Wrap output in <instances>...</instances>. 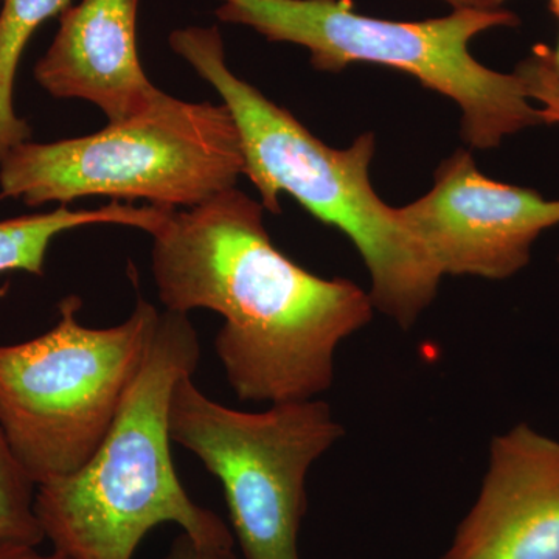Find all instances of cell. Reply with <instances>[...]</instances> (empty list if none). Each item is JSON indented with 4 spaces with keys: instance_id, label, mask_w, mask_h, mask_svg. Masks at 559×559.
Here are the masks:
<instances>
[{
    "instance_id": "9c48e42d",
    "label": "cell",
    "mask_w": 559,
    "mask_h": 559,
    "mask_svg": "<svg viewBox=\"0 0 559 559\" xmlns=\"http://www.w3.org/2000/svg\"><path fill=\"white\" fill-rule=\"evenodd\" d=\"M440 559H559V441L525 423L495 437L476 503Z\"/></svg>"
},
{
    "instance_id": "6da1fadb",
    "label": "cell",
    "mask_w": 559,
    "mask_h": 559,
    "mask_svg": "<svg viewBox=\"0 0 559 559\" xmlns=\"http://www.w3.org/2000/svg\"><path fill=\"white\" fill-rule=\"evenodd\" d=\"M263 205L237 187L171 210L153 234V275L165 310L223 316L215 349L240 401L293 403L333 385L342 342L369 325L370 294L322 278L271 241Z\"/></svg>"
},
{
    "instance_id": "ac0fdd59",
    "label": "cell",
    "mask_w": 559,
    "mask_h": 559,
    "mask_svg": "<svg viewBox=\"0 0 559 559\" xmlns=\"http://www.w3.org/2000/svg\"><path fill=\"white\" fill-rule=\"evenodd\" d=\"M550 57L551 62H554L555 69H557V72L559 73V39L557 47H555V49H550Z\"/></svg>"
},
{
    "instance_id": "9a60e30c",
    "label": "cell",
    "mask_w": 559,
    "mask_h": 559,
    "mask_svg": "<svg viewBox=\"0 0 559 559\" xmlns=\"http://www.w3.org/2000/svg\"><path fill=\"white\" fill-rule=\"evenodd\" d=\"M223 557H226V555L204 549V547L198 546L193 539H190L186 533H180L175 543L171 544L168 554L162 559H221Z\"/></svg>"
},
{
    "instance_id": "7c38bea8",
    "label": "cell",
    "mask_w": 559,
    "mask_h": 559,
    "mask_svg": "<svg viewBox=\"0 0 559 559\" xmlns=\"http://www.w3.org/2000/svg\"><path fill=\"white\" fill-rule=\"evenodd\" d=\"M70 0H2L0 11V165L11 150L28 142L32 130L14 112L17 66L33 33L50 17L64 13Z\"/></svg>"
},
{
    "instance_id": "8fae6325",
    "label": "cell",
    "mask_w": 559,
    "mask_h": 559,
    "mask_svg": "<svg viewBox=\"0 0 559 559\" xmlns=\"http://www.w3.org/2000/svg\"><path fill=\"white\" fill-rule=\"evenodd\" d=\"M168 212L157 205L134 207L112 202L94 210H70L62 205L49 213L0 221V274L24 271L43 275L51 241L64 231L95 224H119L153 235L165 223Z\"/></svg>"
},
{
    "instance_id": "5bb4252c",
    "label": "cell",
    "mask_w": 559,
    "mask_h": 559,
    "mask_svg": "<svg viewBox=\"0 0 559 559\" xmlns=\"http://www.w3.org/2000/svg\"><path fill=\"white\" fill-rule=\"evenodd\" d=\"M514 72L520 75L530 100L539 103L540 121L559 123V73L551 62L550 47L536 44Z\"/></svg>"
},
{
    "instance_id": "7a4b0ae2",
    "label": "cell",
    "mask_w": 559,
    "mask_h": 559,
    "mask_svg": "<svg viewBox=\"0 0 559 559\" xmlns=\"http://www.w3.org/2000/svg\"><path fill=\"white\" fill-rule=\"evenodd\" d=\"M170 46L215 87L240 134L245 176L263 207L280 213L288 193L358 249L370 275L374 310L411 329L439 293L441 275L399 215L370 182L377 138L366 132L344 150L331 148L288 109L280 108L229 69L216 27L171 33Z\"/></svg>"
},
{
    "instance_id": "30bf717a",
    "label": "cell",
    "mask_w": 559,
    "mask_h": 559,
    "mask_svg": "<svg viewBox=\"0 0 559 559\" xmlns=\"http://www.w3.org/2000/svg\"><path fill=\"white\" fill-rule=\"evenodd\" d=\"M140 0H81L61 14L60 28L35 68L57 98L94 103L117 123L145 108L157 90L140 64Z\"/></svg>"
},
{
    "instance_id": "5b68a950",
    "label": "cell",
    "mask_w": 559,
    "mask_h": 559,
    "mask_svg": "<svg viewBox=\"0 0 559 559\" xmlns=\"http://www.w3.org/2000/svg\"><path fill=\"white\" fill-rule=\"evenodd\" d=\"M245 175L229 109L157 92L128 119L84 138L25 142L0 165V197L31 207L87 197L197 207Z\"/></svg>"
},
{
    "instance_id": "277c9868",
    "label": "cell",
    "mask_w": 559,
    "mask_h": 559,
    "mask_svg": "<svg viewBox=\"0 0 559 559\" xmlns=\"http://www.w3.org/2000/svg\"><path fill=\"white\" fill-rule=\"evenodd\" d=\"M215 13L272 43L310 51L312 68L341 73L356 62L388 66L451 98L462 110V139L492 150L503 139L543 124L516 72L480 64L471 40L492 28L518 27L507 9L452 10L425 21H390L356 13L352 0H218Z\"/></svg>"
},
{
    "instance_id": "2e32d148",
    "label": "cell",
    "mask_w": 559,
    "mask_h": 559,
    "mask_svg": "<svg viewBox=\"0 0 559 559\" xmlns=\"http://www.w3.org/2000/svg\"><path fill=\"white\" fill-rule=\"evenodd\" d=\"M0 559H68L57 551L43 554L38 546L31 544L13 543V540H0Z\"/></svg>"
},
{
    "instance_id": "52a82bcc",
    "label": "cell",
    "mask_w": 559,
    "mask_h": 559,
    "mask_svg": "<svg viewBox=\"0 0 559 559\" xmlns=\"http://www.w3.org/2000/svg\"><path fill=\"white\" fill-rule=\"evenodd\" d=\"M170 437L221 481L242 559H300L311 466L344 437L325 401L231 409L202 393L193 377L173 390Z\"/></svg>"
},
{
    "instance_id": "d6986e66",
    "label": "cell",
    "mask_w": 559,
    "mask_h": 559,
    "mask_svg": "<svg viewBox=\"0 0 559 559\" xmlns=\"http://www.w3.org/2000/svg\"><path fill=\"white\" fill-rule=\"evenodd\" d=\"M549 10L559 20V0H549Z\"/></svg>"
},
{
    "instance_id": "e0dca14e",
    "label": "cell",
    "mask_w": 559,
    "mask_h": 559,
    "mask_svg": "<svg viewBox=\"0 0 559 559\" xmlns=\"http://www.w3.org/2000/svg\"><path fill=\"white\" fill-rule=\"evenodd\" d=\"M452 7V10H499L506 9L510 0H441Z\"/></svg>"
},
{
    "instance_id": "44dd1931",
    "label": "cell",
    "mask_w": 559,
    "mask_h": 559,
    "mask_svg": "<svg viewBox=\"0 0 559 559\" xmlns=\"http://www.w3.org/2000/svg\"><path fill=\"white\" fill-rule=\"evenodd\" d=\"M558 263H559V260H558Z\"/></svg>"
},
{
    "instance_id": "ffe728a7",
    "label": "cell",
    "mask_w": 559,
    "mask_h": 559,
    "mask_svg": "<svg viewBox=\"0 0 559 559\" xmlns=\"http://www.w3.org/2000/svg\"><path fill=\"white\" fill-rule=\"evenodd\" d=\"M221 559H237V558H235L234 554H230V555H226V557H223Z\"/></svg>"
},
{
    "instance_id": "4fadbf2b",
    "label": "cell",
    "mask_w": 559,
    "mask_h": 559,
    "mask_svg": "<svg viewBox=\"0 0 559 559\" xmlns=\"http://www.w3.org/2000/svg\"><path fill=\"white\" fill-rule=\"evenodd\" d=\"M36 485L14 457L0 426V540L39 546L44 539L35 513Z\"/></svg>"
},
{
    "instance_id": "8992f818",
    "label": "cell",
    "mask_w": 559,
    "mask_h": 559,
    "mask_svg": "<svg viewBox=\"0 0 559 559\" xmlns=\"http://www.w3.org/2000/svg\"><path fill=\"white\" fill-rule=\"evenodd\" d=\"M66 297L57 325L35 340L0 345V426L36 487L83 468L109 432L138 377L160 311L138 300L109 329L79 320Z\"/></svg>"
},
{
    "instance_id": "ba28073f",
    "label": "cell",
    "mask_w": 559,
    "mask_h": 559,
    "mask_svg": "<svg viewBox=\"0 0 559 559\" xmlns=\"http://www.w3.org/2000/svg\"><path fill=\"white\" fill-rule=\"evenodd\" d=\"M399 215L441 277L503 280L527 266L539 235L559 224V200L481 175L457 150L433 173L428 193Z\"/></svg>"
},
{
    "instance_id": "3957f363",
    "label": "cell",
    "mask_w": 559,
    "mask_h": 559,
    "mask_svg": "<svg viewBox=\"0 0 559 559\" xmlns=\"http://www.w3.org/2000/svg\"><path fill=\"white\" fill-rule=\"evenodd\" d=\"M200 359V336L187 314L160 312L98 450L76 473L36 487V518L53 551L68 559H132L151 530L176 524L198 546L234 554V533L191 500L173 465V390L193 377Z\"/></svg>"
}]
</instances>
